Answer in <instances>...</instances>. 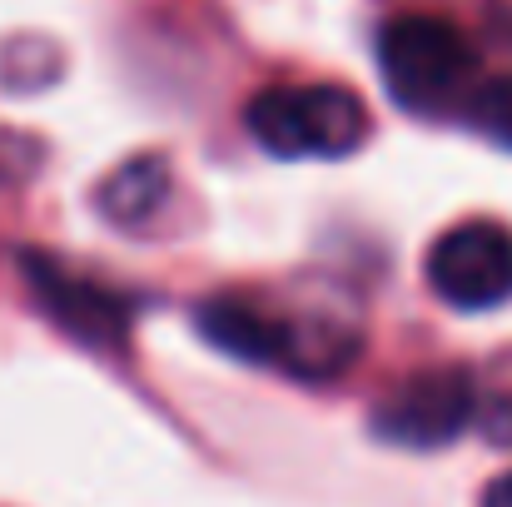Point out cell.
<instances>
[{
	"instance_id": "cell-9",
	"label": "cell",
	"mask_w": 512,
	"mask_h": 507,
	"mask_svg": "<svg viewBox=\"0 0 512 507\" xmlns=\"http://www.w3.org/2000/svg\"><path fill=\"white\" fill-rule=\"evenodd\" d=\"M35 165H40L35 145H30V140H20V135H10V130H0V184L25 179Z\"/></svg>"
},
{
	"instance_id": "cell-6",
	"label": "cell",
	"mask_w": 512,
	"mask_h": 507,
	"mask_svg": "<svg viewBox=\"0 0 512 507\" xmlns=\"http://www.w3.org/2000/svg\"><path fill=\"white\" fill-rule=\"evenodd\" d=\"M25 284L35 289L40 309L80 343H95V348H120L130 334V299H120L115 289L45 259V254H25Z\"/></svg>"
},
{
	"instance_id": "cell-10",
	"label": "cell",
	"mask_w": 512,
	"mask_h": 507,
	"mask_svg": "<svg viewBox=\"0 0 512 507\" xmlns=\"http://www.w3.org/2000/svg\"><path fill=\"white\" fill-rule=\"evenodd\" d=\"M483 507H512V473L503 483H493V493H488V503Z\"/></svg>"
},
{
	"instance_id": "cell-5",
	"label": "cell",
	"mask_w": 512,
	"mask_h": 507,
	"mask_svg": "<svg viewBox=\"0 0 512 507\" xmlns=\"http://www.w3.org/2000/svg\"><path fill=\"white\" fill-rule=\"evenodd\" d=\"M428 284L453 309H493L512 294V234L493 219L453 224L428 249Z\"/></svg>"
},
{
	"instance_id": "cell-2",
	"label": "cell",
	"mask_w": 512,
	"mask_h": 507,
	"mask_svg": "<svg viewBox=\"0 0 512 507\" xmlns=\"http://www.w3.org/2000/svg\"><path fill=\"white\" fill-rule=\"evenodd\" d=\"M249 135L279 160H343L368 140V110L343 85H274L244 110Z\"/></svg>"
},
{
	"instance_id": "cell-3",
	"label": "cell",
	"mask_w": 512,
	"mask_h": 507,
	"mask_svg": "<svg viewBox=\"0 0 512 507\" xmlns=\"http://www.w3.org/2000/svg\"><path fill=\"white\" fill-rule=\"evenodd\" d=\"M468 35L438 15H398L378 30V70L403 110H443L473 75Z\"/></svg>"
},
{
	"instance_id": "cell-8",
	"label": "cell",
	"mask_w": 512,
	"mask_h": 507,
	"mask_svg": "<svg viewBox=\"0 0 512 507\" xmlns=\"http://www.w3.org/2000/svg\"><path fill=\"white\" fill-rule=\"evenodd\" d=\"M468 120L493 140L512 150V75H498V80H483L468 100Z\"/></svg>"
},
{
	"instance_id": "cell-4",
	"label": "cell",
	"mask_w": 512,
	"mask_h": 507,
	"mask_svg": "<svg viewBox=\"0 0 512 507\" xmlns=\"http://www.w3.org/2000/svg\"><path fill=\"white\" fill-rule=\"evenodd\" d=\"M478 418V393L473 378L458 368H433L403 378L393 393L373 403V433L398 448H443L458 433H468Z\"/></svg>"
},
{
	"instance_id": "cell-7",
	"label": "cell",
	"mask_w": 512,
	"mask_h": 507,
	"mask_svg": "<svg viewBox=\"0 0 512 507\" xmlns=\"http://www.w3.org/2000/svg\"><path fill=\"white\" fill-rule=\"evenodd\" d=\"M170 194H174L170 165H165L160 155H135V160H125V165L100 184L95 204H100V214H105L110 224H120V229H145V224L170 204Z\"/></svg>"
},
{
	"instance_id": "cell-1",
	"label": "cell",
	"mask_w": 512,
	"mask_h": 507,
	"mask_svg": "<svg viewBox=\"0 0 512 507\" xmlns=\"http://www.w3.org/2000/svg\"><path fill=\"white\" fill-rule=\"evenodd\" d=\"M199 329L229 358L279 368L294 378H334L343 363H353V334H343L324 319L294 324L289 314H274L264 304L229 299V294H219L199 309Z\"/></svg>"
}]
</instances>
